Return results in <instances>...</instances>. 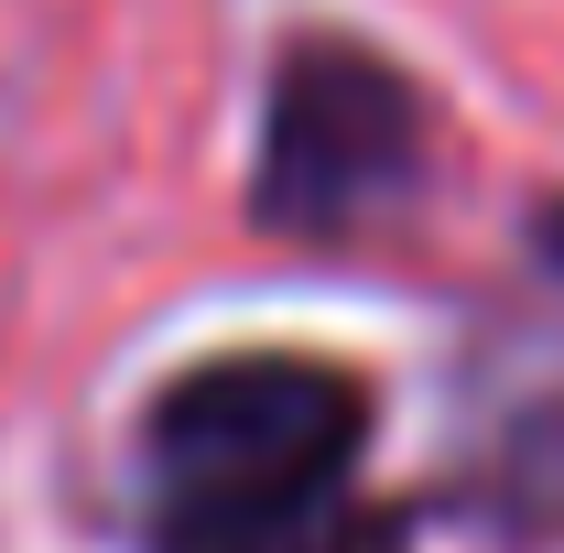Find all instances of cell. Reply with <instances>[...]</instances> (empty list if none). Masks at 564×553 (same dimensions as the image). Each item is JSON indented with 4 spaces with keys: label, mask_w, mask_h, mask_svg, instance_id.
I'll return each mask as SVG.
<instances>
[{
    "label": "cell",
    "mask_w": 564,
    "mask_h": 553,
    "mask_svg": "<svg viewBox=\"0 0 564 553\" xmlns=\"http://www.w3.org/2000/svg\"><path fill=\"white\" fill-rule=\"evenodd\" d=\"M532 250H543V272H564V196H543V217H532Z\"/></svg>",
    "instance_id": "3"
},
{
    "label": "cell",
    "mask_w": 564,
    "mask_h": 553,
    "mask_svg": "<svg viewBox=\"0 0 564 553\" xmlns=\"http://www.w3.org/2000/svg\"><path fill=\"white\" fill-rule=\"evenodd\" d=\"M423 87L358 33H293L261 98L250 217L272 239H358L380 207L423 185Z\"/></svg>",
    "instance_id": "2"
},
{
    "label": "cell",
    "mask_w": 564,
    "mask_h": 553,
    "mask_svg": "<svg viewBox=\"0 0 564 553\" xmlns=\"http://www.w3.org/2000/svg\"><path fill=\"white\" fill-rule=\"evenodd\" d=\"M369 380L315 347H217L141 402V553H413L369 467Z\"/></svg>",
    "instance_id": "1"
}]
</instances>
